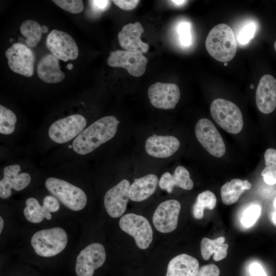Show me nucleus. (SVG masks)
Segmentation results:
<instances>
[{
	"instance_id": "nucleus-1",
	"label": "nucleus",
	"mask_w": 276,
	"mask_h": 276,
	"mask_svg": "<svg viewBox=\"0 0 276 276\" xmlns=\"http://www.w3.org/2000/svg\"><path fill=\"white\" fill-rule=\"evenodd\" d=\"M82 226L83 221L71 217L45 226L21 225L18 242L8 252L30 263L69 262L81 235Z\"/></svg>"
},
{
	"instance_id": "nucleus-2",
	"label": "nucleus",
	"mask_w": 276,
	"mask_h": 276,
	"mask_svg": "<svg viewBox=\"0 0 276 276\" xmlns=\"http://www.w3.org/2000/svg\"><path fill=\"white\" fill-rule=\"evenodd\" d=\"M10 204L25 226H45L70 217L59 200L49 192L41 198L30 195Z\"/></svg>"
},
{
	"instance_id": "nucleus-3",
	"label": "nucleus",
	"mask_w": 276,
	"mask_h": 276,
	"mask_svg": "<svg viewBox=\"0 0 276 276\" xmlns=\"http://www.w3.org/2000/svg\"><path fill=\"white\" fill-rule=\"evenodd\" d=\"M44 187L59 200L70 217L81 221L86 220L88 198L80 185L63 178L50 176L45 179Z\"/></svg>"
},
{
	"instance_id": "nucleus-4",
	"label": "nucleus",
	"mask_w": 276,
	"mask_h": 276,
	"mask_svg": "<svg viewBox=\"0 0 276 276\" xmlns=\"http://www.w3.org/2000/svg\"><path fill=\"white\" fill-rule=\"evenodd\" d=\"M106 259L104 244L99 241H89L82 228L69 261L73 264L75 275L93 276L95 271L104 264Z\"/></svg>"
},
{
	"instance_id": "nucleus-5",
	"label": "nucleus",
	"mask_w": 276,
	"mask_h": 276,
	"mask_svg": "<svg viewBox=\"0 0 276 276\" xmlns=\"http://www.w3.org/2000/svg\"><path fill=\"white\" fill-rule=\"evenodd\" d=\"M120 121L112 116L104 117L84 129L73 141V150L80 155L88 154L112 139Z\"/></svg>"
},
{
	"instance_id": "nucleus-6",
	"label": "nucleus",
	"mask_w": 276,
	"mask_h": 276,
	"mask_svg": "<svg viewBox=\"0 0 276 276\" xmlns=\"http://www.w3.org/2000/svg\"><path fill=\"white\" fill-rule=\"evenodd\" d=\"M205 47L209 54L222 62L231 61L237 49L236 38L232 29L225 24L214 27L205 40Z\"/></svg>"
},
{
	"instance_id": "nucleus-7",
	"label": "nucleus",
	"mask_w": 276,
	"mask_h": 276,
	"mask_svg": "<svg viewBox=\"0 0 276 276\" xmlns=\"http://www.w3.org/2000/svg\"><path fill=\"white\" fill-rule=\"evenodd\" d=\"M210 112L215 121L226 132L237 134L242 130L243 126L242 112L232 102L216 99L211 103Z\"/></svg>"
},
{
	"instance_id": "nucleus-8",
	"label": "nucleus",
	"mask_w": 276,
	"mask_h": 276,
	"mask_svg": "<svg viewBox=\"0 0 276 276\" xmlns=\"http://www.w3.org/2000/svg\"><path fill=\"white\" fill-rule=\"evenodd\" d=\"M21 224L10 204L2 203L0 209L1 252L9 251L17 244Z\"/></svg>"
},
{
	"instance_id": "nucleus-9",
	"label": "nucleus",
	"mask_w": 276,
	"mask_h": 276,
	"mask_svg": "<svg viewBox=\"0 0 276 276\" xmlns=\"http://www.w3.org/2000/svg\"><path fill=\"white\" fill-rule=\"evenodd\" d=\"M120 228L132 236L137 246L147 249L153 240V231L149 221L143 216L128 213L119 221Z\"/></svg>"
},
{
	"instance_id": "nucleus-10",
	"label": "nucleus",
	"mask_w": 276,
	"mask_h": 276,
	"mask_svg": "<svg viewBox=\"0 0 276 276\" xmlns=\"http://www.w3.org/2000/svg\"><path fill=\"white\" fill-rule=\"evenodd\" d=\"M87 122L80 114H71L53 122L48 130L50 139L63 144L76 138L85 128Z\"/></svg>"
},
{
	"instance_id": "nucleus-11",
	"label": "nucleus",
	"mask_w": 276,
	"mask_h": 276,
	"mask_svg": "<svg viewBox=\"0 0 276 276\" xmlns=\"http://www.w3.org/2000/svg\"><path fill=\"white\" fill-rule=\"evenodd\" d=\"M195 134L200 144L211 155L216 157L224 155L226 148L223 140L210 120H199L195 125Z\"/></svg>"
},
{
	"instance_id": "nucleus-12",
	"label": "nucleus",
	"mask_w": 276,
	"mask_h": 276,
	"mask_svg": "<svg viewBox=\"0 0 276 276\" xmlns=\"http://www.w3.org/2000/svg\"><path fill=\"white\" fill-rule=\"evenodd\" d=\"M20 166L13 164L6 166L3 169V176L0 180V198L7 200L12 195L13 191L21 192L31 184L32 178L27 172L20 173Z\"/></svg>"
},
{
	"instance_id": "nucleus-13",
	"label": "nucleus",
	"mask_w": 276,
	"mask_h": 276,
	"mask_svg": "<svg viewBox=\"0 0 276 276\" xmlns=\"http://www.w3.org/2000/svg\"><path fill=\"white\" fill-rule=\"evenodd\" d=\"M10 68L14 73L27 77L34 73L35 55L27 45L15 43L5 52Z\"/></svg>"
},
{
	"instance_id": "nucleus-14",
	"label": "nucleus",
	"mask_w": 276,
	"mask_h": 276,
	"mask_svg": "<svg viewBox=\"0 0 276 276\" xmlns=\"http://www.w3.org/2000/svg\"><path fill=\"white\" fill-rule=\"evenodd\" d=\"M148 62L147 58L141 53L121 50L111 52L107 59L109 66L125 68L134 77L144 74Z\"/></svg>"
},
{
	"instance_id": "nucleus-15",
	"label": "nucleus",
	"mask_w": 276,
	"mask_h": 276,
	"mask_svg": "<svg viewBox=\"0 0 276 276\" xmlns=\"http://www.w3.org/2000/svg\"><path fill=\"white\" fill-rule=\"evenodd\" d=\"M46 44L52 54L64 61L76 59L79 55L78 46L67 33L54 29L48 34Z\"/></svg>"
},
{
	"instance_id": "nucleus-16",
	"label": "nucleus",
	"mask_w": 276,
	"mask_h": 276,
	"mask_svg": "<svg viewBox=\"0 0 276 276\" xmlns=\"http://www.w3.org/2000/svg\"><path fill=\"white\" fill-rule=\"evenodd\" d=\"M130 182L123 179L105 193L103 204L105 212L111 218L122 216L126 210L129 199Z\"/></svg>"
},
{
	"instance_id": "nucleus-17",
	"label": "nucleus",
	"mask_w": 276,
	"mask_h": 276,
	"mask_svg": "<svg viewBox=\"0 0 276 276\" xmlns=\"http://www.w3.org/2000/svg\"><path fill=\"white\" fill-rule=\"evenodd\" d=\"M151 104L159 109H174L178 102L180 93L178 86L174 83L156 82L148 89Z\"/></svg>"
},
{
	"instance_id": "nucleus-18",
	"label": "nucleus",
	"mask_w": 276,
	"mask_h": 276,
	"mask_svg": "<svg viewBox=\"0 0 276 276\" xmlns=\"http://www.w3.org/2000/svg\"><path fill=\"white\" fill-rule=\"evenodd\" d=\"M180 209V203L175 199L167 200L159 204L152 217L155 228L162 233H170L175 230Z\"/></svg>"
},
{
	"instance_id": "nucleus-19",
	"label": "nucleus",
	"mask_w": 276,
	"mask_h": 276,
	"mask_svg": "<svg viewBox=\"0 0 276 276\" xmlns=\"http://www.w3.org/2000/svg\"><path fill=\"white\" fill-rule=\"evenodd\" d=\"M258 109L265 114L272 112L276 107V79L266 74L260 80L256 93Z\"/></svg>"
},
{
	"instance_id": "nucleus-20",
	"label": "nucleus",
	"mask_w": 276,
	"mask_h": 276,
	"mask_svg": "<svg viewBox=\"0 0 276 276\" xmlns=\"http://www.w3.org/2000/svg\"><path fill=\"white\" fill-rule=\"evenodd\" d=\"M144 29L138 21L125 25L118 35L120 46L126 51L145 53L149 45L143 42L140 37Z\"/></svg>"
},
{
	"instance_id": "nucleus-21",
	"label": "nucleus",
	"mask_w": 276,
	"mask_h": 276,
	"mask_svg": "<svg viewBox=\"0 0 276 276\" xmlns=\"http://www.w3.org/2000/svg\"><path fill=\"white\" fill-rule=\"evenodd\" d=\"M179 141L171 135L152 134L145 142L147 153L156 158H167L174 154L180 147Z\"/></svg>"
},
{
	"instance_id": "nucleus-22",
	"label": "nucleus",
	"mask_w": 276,
	"mask_h": 276,
	"mask_svg": "<svg viewBox=\"0 0 276 276\" xmlns=\"http://www.w3.org/2000/svg\"><path fill=\"white\" fill-rule=\"evenodd\" d=\"M158 185L161 189L171 193L175 186L190 190L193 189L194 183L190 178L189 171L185 167L179 166L176 167L173 174L168 172L162 174Z\"/></svg>"
},
{
	"instance_id": "nucleus-23",
	"label": "nucleus",
	"mask_w": 276,
	"mask_h": 276,
	"mask_svg": "<svg viewBox=\"0 0 276 276\" xmlns=\"http://www.w3.org/2000/svg\"><path fill=\"white\" fill-rule=\"evenodd\" d=\"M39 78L48 83H56L62 81L65 74L60 70L59 59L52 54L44 56L37 64Z\"/></svg>"
},
{
	"instance_id": "nucleus-24",
	"label": "nucleus",
	"mask_w": 276,
	"mask_h": 276,
	"mask_svg": "<svg viewBox=\"0 0 276 276\" xmlns=\"http://www.w3.org/2000/svg\"><path fill=\"white\" fill-rule=\"evenodd\" d=\"M199 269V262L196 259L182 254L170 261L166 276H195Z\"/></svg>"
},
{
	"instance_id": "nucleus-25",
	"label": "nucleus",
	"mask_w": 276,
	"mask_h": 276,
	"mask_svg": "<svg viewBox=\"0 0 276 276\" xmlns=\"http://www.w3.org/2000/svg\"><path fill=\"white\" fill-rule=\"evenodd\" d=\"M158 182L157 176L154 174L135 179L129 188V199L136 202L147 199L155 192Z\"/></svg>"
},
{
	"instance_id": "nucleus-26",
	"label": "nucleus",
	"mask_w": 276,
	"mask_h": 276,
	"mask_svg": "<svg viewBox=\"0 0 276 276\" xmlns=\"http://www.w3.org/2000/svg\"><path fill=\"white\" fill-rule=\"evenodd\" d=\"M224 242L225 238L223 237L214 240L203 238L200 243V250L203 259L208 260L213 254V259L215 261L225 258L227 255L228 245L224 243Z\"/></svg>"
},
{
	"instance_id": "nucleus-27",
	"label": "nucleus",
	"mask_w": 276,
	"mask_h": 276,
	"mask_svg": "<svg viewBox=\"0 0 276 276\" xmlns=\"http://www.w3.org/2000/svg\"><path fill=\"white\" fill-rule=\"evenodd\" d=\"M251 187V184L247 180H242L239 178L233 179L226 182L220 190L223 203L226 205L234 203L246 190L250 189Z\"/></svg>"
},
{
	"instance_id": "nucleus-28",
	"label": "nucleus",
	"mask_w": 276,
	"mask_h": 276,
	"mask_svg": "<svg viewBox=\"0 0 276 276\" xmlns=\"http://www.w3.org/2000/svg\"><path fill=\"white\" fill-rule=\"evenodd\" d=\"M217 202L215 195L212 192L206 190L199 194L192 207V214L197 219H201L203 217L205 209L213 210Z\"/></svg>"
},
{
	"instance_id": "nucleus-29",
	"label": "nucleus",
	"mask_w": 276,
	"mask_h": 276,
	"mask_svg": "<svg viewBox=\"0 0 276 276\" xmlns=\"http://www.w3.org/2000/svg\"><path fill=\"white\" fill-rule=\"evenodd\" d=\"M20 31L26 37V43L28 47H35L39 43L41 37V26L36 21L28 19L21 24Z\"/></svg>"
},
{
	"instance_id": "nucleus-30",
	"label": "nucleus",
	"mask_w": 276,
	"mask_h": 276,
	"mask_svg": "<svg viewBox=\"0 0 276 276\" xmlns=\"http://www.w3.org/2000/svg\"><path fill=\"white\" fill-rule=\"evenodd\" d=\"M17 122L16 114L11 110L0 105V133L9 135L12 133Z\"/></svg>"
},
{
	"instance_id": "nucleus-31",
	"label": "nucleus",
	"mask_w": 276,
	"mask_h": 276,
	"mask_svg": "<svg viewBox=\"0 0 276 276\" xmlns=\"http://www.w3.org/2000/svg\"><path fill=\"white\" fill-rule=\"evenodd\" d=\"M261 213V206L255 203H252L247 206L241 215V222L246 228L252 226L260 217Z\"/></svg>"
},
{
	"instance_id": "nucleus-32",
	"label": "nucleus",
	"mask_w": 276,
	"mask_h": 276,
	"mask_svg": "<svg viewBox=\"0 0 276 276\" xmlns=\"http://www.w3.org/2000/svg\"><path fill=\"white\" fill-rule=\"evenodd\" d=\"M257 30V25L251 20L244 22L240 27L236 35L237 40L240 44H247L255 35Z\"/></svg>"
},
{
	"instance_id": "nucleus-33",
	"label": "nucleus",
	"mask_w": 276,
	"mask_h": 276,
	"mask_svg": "<svg viewBox=\"0 0 276 276\" xmlns=\"http://www.w3.org/2000/svg\"><path fill=\"white\" fill-rule=\"evenodd\" d=\"M179 41L181 45L190 47L192 42L191 24L187 21L180 22L177 27Z\"/></svg>"
},
{
	"instance_id": "nucleus-34",
	"label": "nucleus",
	"mask_w": 276,
	"mask_h": 276,
	"mask_svg": "<svg viewBox=\"0 0 276 276\" xmlns=\"http://www.w3.org/2000/svg\"><path fill=\"white\" fill-rule=\"evenodd\" d=\"M52 2L64 10L73 14L81 12L84 8L81 0H53Z\"/></svg>"
},
{
	"instance_id": "nucleus-35",
	"label": "nucleus",
	"mask_w": 276,
	"mask_h": 276,
	"mask_svg": "<svg viewBox=\"0 0 276 276\" xmlns=\"http://www.w3.org/2000/svg\"><path fill=\"white\" fill-rule=\"evenodd\" d=\"M220 270L217 266L210 264L201 267L195 276H219Z\"/></svg>"
},
{
	"instance_id": "nucleus-36",
	"label": "nucleus",
	"mask_w": 276,
	"mask_h": 276,
	"mask_svg": "<svg viewBox=\"0 0 276 276\" xmlns=\"http://www.w3.org/2000/svg\"><path fill=\"white\" fill-rule=\"evenodd\" d=\"M261 174L266 183L269 185L276 184V168L265 166Z\"/></svg>"
},
{
	"instance_id": "nucleus-37",
	"label": "nucleus",
	"mask_w": 276,
	"mask_h": 276,
	"mask_svg": "<svg viewBox=\"0 0 276 276\" xmlns=\"http://www.w3.org/2000/svg\"><path fill=\"white\" fill-rule=\"evenodd\" d=\"M93 10L97 12H102L107 10L111 4L110 1L93 0L88 1Z\"/></svg>"
},
{
	"instance_id": "nucleus-38",
	"label": "nucleus",
	"mask_w": 276,
	"mask_h": 276,
	"mask_svg": "<svg viewBox=\"0 0 276 276\" xmlns=\"http://www.w3.org/2000/svg\"><path fill=\"white\" fill-rule=\"evenodd\" d=\"M265 166L276 168V150L267 149L264 154Z\"/></svg>"
},
{
	"instance_id": "nucleus-39",
	"label": "nucleus",
	"mask_w": 276,
	"mask_h": 276,
	"mask_svg": "<svg viewBox=\"0 0 276 276\" xmlns=\"http://www.w3.org/2000/svg\"><path fill=\"white\" fill-rule=\"evenodd\" d=\"M112 2L120 8L130 10L134 9L138 5L140 1L137 0H113Z\"/></svg>"
},
{
	"instance_id": "nucleus-40",
	"label": "nucleus",
	"mask_w": 276,
	"mask_h": 276,
	"mask_svg": "<svg viewBox=\"0 0 276 276\" xmlns=\"http://www.w3.org/2000/svg\"><path fill=\"white\" fill-rule=\"evenodd\" d=\"M251 276H267L262 266L257 263L251 264L249 267Z\"/></svg>"
},
{
	"instance_id": "nucleus-41",
	"label": "nucleus",
	"mask_w": 276,
	"mask_h": 276,
	"mask_svg": "<svg viewBox=\"0 0 276 276\" xmlns=\"http://www.w3.org/2000/svg\"><path fill=\"white\" fill-rule=\"evenodd\" d=\"M273 206L274 208V211L271 214V221L273 224L276 226V197L273 201Z\"/></svg>"
},
{
	"instance_id": "nucleus-42",
	"label": "nucleus",
	"mask_w": 276,
	"mask_h": 276,
	"mask_svg": "<svg viewBox=\"0 0 276 276\" xmlns=\"http://www.w3.org/2000/svg\"><path fill=\"white\" fill-rule=\"evenodd\" d=\"M170 2L177 6L182 5L187 2L186 1H171Z\"/></svg>"
},
{
	"instance_id": "nucleus-43",
	"label": "nucleus",
	"mask_w": 276,
	"mask_h": 276,
	"mask_svg": "<svg viewBox=\"0 0 276 276\" xmlns=\"http://www.w3.org/2000/svg\"><path fill=\"white\" fill-rule=\"evenodd\" d=\"M49 31L48 27L45 25L41 26V31L42 33H47Z\"/></svg>"
},
{
	"instance_id": "nucleus-44",
	"label": "nucleus",
	"mask_w": 276,
	"mask_h": 276,
	"mask_svg": "<svg viewBox=\"0 0 276 276\" xmlns=\"http://www.w3.org/2000/svg\"><path fill=\"white\" fill-rule=\"evenodd\" d=\"M66 67L68 70H71L73 68V65L72 63H68V64L66 65Z\"/></svg>"
},
{
	"instance_id": "nucleus-45",
	"label": "nucleus",
	"mask_w": 276,
	"mask_h": 276,
	"mask_svg": "<svg viewBox=\"0 0 276 276\" xmlns=\"http://www.w3.org/2000/svg\"><path fill=\"white\" fill-rule=\"evenodd\" d=\"M274 50H275V51L276 52V41L274 43Z\"/></svg>"
},
{
	"instance_id": "nucleus-46",
	"label": "nucleus",
	"mask_w": 276,
	"mask_h": 276,
	"mask_svg": "<svg viewBox=\"0 0 276 276\" xmlns=\"http://www.w3.org/2000/svg\"><path fill=\"white\" fill-rule=\"evenodd\" d=\"M254 86L253 85H251L250 86L251 88H254Z\"/></svg>"
}]
</instances>
